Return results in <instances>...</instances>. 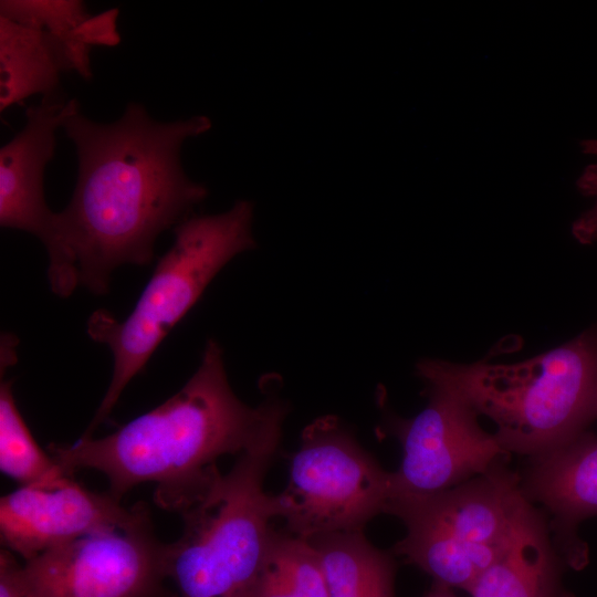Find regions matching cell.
Returning a JSON list of instances; mask_svg holds the SVG:
<instances>
[{
	"mask_svg": "<svg viewBox=\"0 0 597 597\" xmlns=\"http://www.w3.org/2000/svg\"><path fill=\"white\" fill-rule=\"evenodd\" d=\"M564 562L546 515L524 499L506 547L469 594L471 597H567L562 587Z\"/></svg>",
	"mask_w": 597,
	"mask_h": 597,
	"instance_id": "13",
	"label": "cell"
},
{
	"mask_svg": "<svg viewBox=\"0 0 597 597\" xmlns=\"http://www.w3.org/2000/svg\"><path fill=\"white\" fill-rule=\"evenodd\" d=\"M164 547L147 513L49 549L23 572L32 597H165Z\"/></svg>",
	"mask_w": 597,
	"mask_h": 597,
	"instance_id": "8",
	"label": "cell"
},
{
	"mask_svg": "<svg viewBox=\"0 0 597 597\" xmlns=\"http://www.w3.org/2000/svg\"><path fill=\"white\" fill-rule=\"evenodd\" d=\"M426 385L429 400L417 416L389 420L402 448L401 463L391 472L390 498L449 490L507 463L512 455L462 399L441 386Z\"/></svg>",
	"mask_w": 597,
	"mask_h": 597,
	"instance_id": "9",
	"label": "cell"
},
{
	"mask_svg": "<svg viewBox=\"0 0 597 597\" xmlns=\"http://www.w3.org/2000/svg\"><path fill=\"white\" fill-rule=\"evenodd\" d=\"M527 459L519 473L521 491L546 515L564 557L566 538L575 525L597 515V437L584 431Z\"/></svg>",
	"mask_w": 597,
	"mask_h": 597,
	"instance_id": "12",
	"label": "cell"
},
{
	"mask_svg": "<svg viewBox=\"0 0 597 597\" xmlns=\"http://www.w3.org/2000/svg\"><path fill=\"white\" fill-rule=\"evenodd\" d=\"M524 499L507 463L442 492L392 496L385 513L401 520L406 535L391 551L433 582L469 593L506 547Z\"/></svg>",
	"mask_w": 597,
	"mask_h": 597,
	"instance_id": "6",
	"label": "cell"
},
{
	"mask_svg": "<svg viewBox=\"0 0 597 597\" xmlns=\"http://www.w3.org/2000/svg\"><path fill=\"white\" fill-rule=\"evenodd\" d=\"M583 151L597 156V139H587L582 143Z\"/></svg>",
	"mask_w": 597,
	"mask_h": 597,
	"instance_id": "22",
	"label": "cell"
},
{
	"mask_svg": "<svg viewBox=\"0 0 597 597\" xmlns=\"http://www.w3.org/2000/svg\"><path fill=\"white\" fill-rule=\"evenodd\" d=\"M391 472L356 441L334 416L306 426L292 458L290 481L275 494L277 517L286 532L305 541L363 531L385 513Z\"/></svg>",
	"mask_w": 597,
	"mask_h": 597,
	"instance_id": "7",
	"label": "cell"
},
{
	"mask_svg": "<svg viewBox=\"0 0 597 597\" xmlns=\"http://www.w3.org/2000/svg\"><path fill=\"white\" fill-rule=\"evenodd\" d=\"M80 108L62 92L25 112L23 128L0 148V226L28 232L44 245L54 274L61 264L55 217L44 198L43 176L56 147L55 133Z\"/></svg>",
	"mask_w": 597,
	"mask_h": 597,
	"instance_id": "11",
	"label": "cell"
},
{
	"mask_svg": "<svg viewBox=\"0 0 597 597\" xmlns=\"http://www.w3.org/2000/svg\"><path fill=\"white\" fill-rule=\"evenodd\" d=\"M253 211L251 201L238 200L224 212L188 217L174 228L172 245L157 261L129 315L119 321L108 311L97 310L90 316L87 335L111 349L114 365L108 388L84 437H92L109 416L126 386L219 271L255 247Z\"/></svg>",
	"mask_w": 597,
	"mask_h": 597,
	"instance_id": "5",
	"label": "cell"
},
{
	"mask_svg": "<svg viewBox=\"0 0 597 597\" xmlns=\"http://www.w3.org/2000/svg\"><path fill=\"white\" fill-rule=\"evenodd\" d=\"M283 423L268 430L227 473L220 471L180 514L181 536L164 547V573L177 597H251L277 517L265 474L279 453Z\"/></svg>",
	"mask_w": 597,
	"mask_h": 597,
	"instance_id": "4",
	"label": "cell"
},
{
	"mask_svg": "<svg viewBox=\"0 0 597 597\" xmlns=\"http://www.w3.org/2000/svg\"><path fill=\"white\" fill-rule=\"evenodd\" d=\"M119 501L74 480L57 489L21 486L0 500L1 542L29 561L88 534L126 527L148 513L144 504L127 509Z\"/></svg>",
	"mask_w": 597,
	"mask_h": 597,
	"instance_id": "10",
	"label": "cell"
},
{
	"mask_svg": "<svg viewBox=\"0 0 597 597\" xmlns=\"http://www.w3.org/2000/svg\"><path fill=\"white\" fill-rule=\"evenodd\" d=\"M579 190L595 198L594 206L573 224L574 237L584 244L597 239V165L588 166L577 180Z\"/></svg>",
	"mask_w": 597,
	"mask_h": 597,
	"instance_id": "19",
	"label": "cell"
},
{
	"mask_svg": "<svg viewBox=\"0 0 597 597\" xmlns=\"http://www.w3.org/2000/svg\"><path fill=\"white\" fill-rule=\"evenodd\" d=\"M62 73L41 29L0 15V112L35 94L61 92Z\"/></svg>",
	"mask_w": 597,
	"mask_h": 597,
	"instance_id": "15",
	"label": "cell"
},
{
	"mask_svg": "<svg viewBox=\"0 0 597 597\" xmlns=\"http://www.w3.org/2000/svg\"><path fill=\"white\" fill-rule=\"evenodd\" d=\"M417 373L491 419L511 454L551 450L597 419V328L520 363L423 359Z\"/></svg>",
	"mask_w": 597,
	"mask_h": 597,
	"instance_id": "3",
	"label": "cell"
},
{
	"mask_svg": "<svg viewBox=\"0 0 597 597\" xmlns=\"http://www.w3.org/2000/svg\"><path fill=\"white\" fill-rule=\"evenodd\" d=\"M452 589L451 587L433 582L425 597H457Z\"/></svg>",
	"mask_w": 597,
	"mask_h": 597,
	"instance_id": "21",
	"label": "cell"
},
{
	"mask_svg": "<svg viewBox=\"0 0 597 597\" xmlns=\"http://www.w3.org/2000/svg\"><path fill=\"white\" fill-rule=\"evenodd\" d=\"M118 14L117 8L93 14L80 0L0 1V15L41 29L52 43L63 72H75L84 80L93 76L92 49L121 42Z\"/></svg>",
	"mask_w": 597,
	"mask_h": 597,
	"instance_id": "14",
	"label": "cell"
},
{
	"mask_svg": "<svg viewBox=\"0 0 597 597\" xmlns=\"http://www.w3.org/2000/svg\"><path fill=\"white\" fill-rule=\"evenodd\" d=\"M286 413L276 398L254 408L242 402L229 384L219 343L209 339L195 374L165 402L108 436H82L49 450L71 476L78 469L102 472L117 500L153 482L156 504L181 513L207 491L220 457L242 453Z\"/></svg>",
	"mask_w": 597,
	"mask_h": 597,
	"instance_id": "2",
	"label": "cell"
},
{
	"mask_svg": "<svg viewBox=\"0 0 597 597\" xmlns=\"http://www.w3.org/2000/svg\"><path fill=\"white\" fill-rule=\"evenodd\" d=\"M0 368L4 374L17 362L18 339L1 335ZM1 374L0 383V470L21 486L57 489L73 478L44 453L27 427L14 399L13 381Z\"/></svg>",
	"mask_w": 597,
	"mask_h": 597,
	"instance_id": "17",
	"label": "cell"
},
{
	"mask_svg": "<svg viewBox=\"0 0 597 597\" xmlns=\"http://www.w3.org/2000/svg\"><path fill=\"white\" fill-rule=\"evenodd\" d=\"M0 597H32L23 565L6 547L0 551Z\"/></svg>",
	"mask_w": 597,
	"mask_h": 597,
	"instance_id": "20",
	"label": "cell"
},
{
	"mask_svg": "<svg viewBox=\"0 0 597 597\" xmlns=\"http://www.w3.org/2000/svg\"><path fill=\"white\" fill-rule=\"evenodd\" d=\"M307 542L320 555L327 597H395L392 555L370 544L363 531L333 533Z\"/></svg>",
	"mask_w": 597,
	"mask_h": 597,
	"instance_id": "16",
	"label": "cell"
},
{
	"mask_svg": "<svg viewBox=\"0 0 597 597\" xmlns=\"http://www.w3.org/2000/svg\"><path fill=\"white\" fill-rule=\"evenodd\" d=\"M73 143L77 177L67 206L56 212L61 249L59 286L95 295L109 290L124 264L147 265L158 237L192 216L208 189L188 177L184 143L211 128L205 115L158 122L137 102L112 123L80 108L62 126Z\"/></svg>",
	"mask_w": 597,
	"mask_h": 597,
	"instance_id": "1",
	"label": "cell"
},
{
	"mask_svg": "<svg viewBox=\"0 0 597 597\" xmlns=\"http://www.w3.org/2000/svg\"><path fill=\"white\" fill-rule=\"evenodd\" d=\"M251 597H327L321 558L314 546L287 532L274 531Z\"/></svg>",
	"mask_w": 597,
	"mask_h": 597,
	"instance_id": "18",
	"label": "cell"
}]
</instances>
